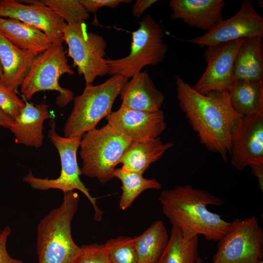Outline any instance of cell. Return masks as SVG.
<instances>
[{"instance_id": "6da1fadb", "label": "cell", "mask_w": 263, "mask_h": 263, "mask_svg": "<svg viewBox=\"0 0 263 263\" xmlns=\"http://www.w3.org/2000/svg\"><path fill=\"white\" fill-rule=\"evenodd\" d=\"M175 83L180 108L200 143L226 161L232 130L243 116L232 108L228 91L201 94L179 75L175 76Z\"/></svg>"}, {"instance_id": "7a4b0ae2", "label": "cell", "mask_w": 263, "mask_h": 263, "mask_svg": "<svg viewBox=\"0 0 263 263\" xmlns=\"http://www.w3.org/2000/svg\"><path fill=\"white\" fill-rule=\"evenodd\" d=\"M158 200L163 214L185 239L201 235L207 240L218 242L229 226L230 222L207 208L208 205L221 206L225 201L207 190L189 185L177 186L162 191Z\"/></svg>"}, {"instance_id": "3957f363", "label": "cell", "mask_w": 263, "mask_h": 263, "mask_svg": "<svg viewBox=\"0 0 263 263\" xmlns=\"http://www.w3.org/2000/svg\"><path fill=\"white\" fill-rule=\"evenodd\" d=\"M79 201L77 192H64L61 204L39 222L36 248L38 263H78L81 248L73 239L71 222Z\"/></svg>"}, {"instance_id": "277c9868", "label": "cell", "mask_w": 263, "mask_h": 263, "mask_svg": "<svg viewBox=\"0 0 263 263\" xmlns=\"http://www.w3.org/2000/svg\"><path fill=\"white\" fill-rule=\"evenodd\" d=\"M129 79L113 75L100 84L86 85L82 94L73 99V109L64 127V137L83 135L95 128L112 112L116 98Z\"/></svg>"}, {"instance_id": "5b68a950", "label": "cell", "mask_w": 263, "mask_h": 263, "mask_svg": "<svg viewBox=\"0 0 263 263\" xmlns=\"http://www.w3.org/2000/svg\"><path fill=\"white\" fill-rule=\"evenodd\" d=\"M132 141L108 125L92 129L83 135L80 147L81 174L106 183L114 178L113 172Z\"/></svg>"}, {"instance_id": "8992f818", "label": "cell", "mask_w": 263, "mask_h": 263, "mask_svg": "<svg viewBox=\"0 0 263 263\" xmlns=\"http://www.w3.org/2000/svg\"><path fill=\"white\" fill-rule=\"evenodd\" d=\"M139 24L138 28L132 33L129 55L119 59H107L109 75L129 79L145 66L156 65L163 61L168 45L163 41L164 34L161 26L150 15L144 16Z\"/></svg>"}, {"instance_id": "52a82bcc", "label": "cell", "mask_w": 263, "mask_h": 263, "mask_svg": "<svg viewBox=\"0 0 263 263\" xmlns=\"http://www.w3.org/2000/svg\"><path fill=\"white\" fill-rule=\"evenodd\" d=\"M51 129L48 132V138L57 149L61 161V172L56 179L39 178L34 176L30 171L23 181L30 185L32 188L39 190L58 189L63 192L77 189L88 198L94 210V219L96 222L102 220L103 211L96 204L97 198L92 196L89 189L81 181V169L78 165L76 153L80 146L83 135L65 137L59 135L55 131V122L52 119Z\"/></svg>"}, {"instance_id": "ba28073f", "label": "cell", "mask_w": 263, "mask_h": 263, "mask_svg": "<svg viewBox=\"0 0 263 263\" xmlns=\"http://www.w3.org/2000/svg\"><path fill=\"white\" fill-rule=\"evenodd\" d=\"M62 44L51 45L39 54L20 85V93L25 101L30 100L40 91H57L60 94L56 103L63 107L74 98L73 93L61 87L58 82L64 74L73 75Z\"/></svg>"}, {"instance_id": "9c48e42d", "label": "cell", "mask_w": 263, "mask_h": 263, "mask_svg": "<svg viewBox=\"0 0 263 263\" xmlns=\"http://www.w3.org/2000/svg\"><path fill=\"white\" fill-rule=\"evenodd\" d=\"M263 247V230L258 218H235L218 241L212 263H258Z\"/></svg>"}, {"instance_id": "30bf717a", "label": "cell", "mask_w": 263, "mask_h": 263, "mask_svg": "<svg viewBox=\"0 0 263 263\" xmlns=\"http://www.w3.org/2000/svg\"><path fill=\"white\" fill-rule=\"evenodd\" d=\"M63 40L68 47L67 56L73 59L78 74L83 75L86 85L93 84L97 76L108 74L104 58L106 41L99 35L88 32L85 23L67 24Z\"/></svg>"}, {"instance_id": "8fae6325", "label": "cell", "mask_w": 263, "mask_h": 263, "mask_svg": "<svg viewBox=\"0 0 263 263\" xmlns=\"http://www.w3.org/2000/svg\"><path fill=\"white\" fill-rule=\"evenodd\" d=\"M254 36L263 37V19L251 1L244 0L233 16L186 41L203 48Z\"/></svg>"}, {"instance_id": "7c38bea8", "label": "cell", "mask_w": 263, "mask_h": 263, "mask_svg": "<svg viewBox=\"0 0 263 263\" xmlns=\"http://www.w3.org/2000/svg\"><path fill=\"white\" fill-rule=\"evenodd\" d=\"M0 17L15 19L40 30L52 44L64 42L63 31L67 24L41 0H0Z\"/></svg>"}, {"instance_id": "4fadbf2b", "label": "cell", "mask_w": 263, "mask_h": 263, "mask_svg": "<svg viewBox=\"0 0 263 263\" xmlns=\"http://www.w3.org/2000/svg\"><path fill=\"white\" fill-rule=\"evenodd\" d=\"M244 38L207 47V68L193 88L201 94L228 91L233 82V69L237 53Z\"/></svg>"}, {"instance_id": "5bb4252c", "label": "cell", "mask_w": 263, "mask_h": 263, "mask_svg": "<svg viewBox=\"0 0 263 263\" xmlns=\"http://www.w3.org/2000/svg\"><path fill=\"white\" fill-rule=\"evenodd\" d=\"M231 164L239 170L263 161V115L242 116L231 136Z\"/></svg>"}, {"instance_id": "9a60e30c", "label": "cell", "mask_w": 263, "mask_h": 263, "mask_svg": "<svg viewBox=\"0 0 263 263\" xmlns=\"http://www.w3.org/2000/svg\"><path fill=\"white\" fill-rule=\"evenodd\" d=\"M107 125L132 142H142L158 137L166 124L164 114L160 110L145 112L123 107L112 112L106 117Z\"/></svg>"}, {"instance_id": "2e32d148", "label": "cell", "mask_w": 263, "mask_h": 263, "mask_svg": "<svg viewBox=\"0 0 263 263\" xmlns=\"http://www.w3.org/2000/svg\"><path fill=\"white\" fill-rule=\"evenodd\" d=\"M223 0H171L172 20L181 19L189 27L207 32L224 19Z\"/></svg>"}, {"instance_id": "e0dca14e", "label": "cell", "mask_w": 263, "mask_h": 263, "mask_svg": "<svg viewBox=\"0 0 263 263\" xmlns=\"http://www.w3.org/2000/svg\"><path fill=\"white\" fill-rule=\"evenodd\" d=\"M120 93L121 107L145 112L160 109L165 100L146 71L140 72L131 77Z\"/></svg>"}, {"instance_id": "ac0fdd59", "label": "cell", "mask_w": 263, "mask_h": 263, "mask_svg": "<svg viewBox=\"0 0 263 263\" xmlns=\"http://www.w3.org/2000/svg\"><path fill=\"white\" fill-rule=\"evenodd\" d=\"M25 103L24 107L13 120L10 129L17 143L38 148L43 144V122L52 119V116L46 104L34 105L27 101Z\"/></svg>"}, {"instance_id": "d6986e66", "label": "cell", "mask_w": 263, "mask_h": 263, "mask_svg": "<svg viewBox=\"0 0 263 263\" xmlns=\"http://www.w3.org/2000/svg\"><path fill=\"white\" fill-rule=\"evenodd\" d=\"M38 55L19 48L0 32V62L3 70L0 82L17 91Z\"/></svg>"}, {"instance_id": "ffe728a7", "label": "cell", "mask_w": 263, "mask_h": 263, "mask_svg": "<svg viewBox=\"0 0 263 263\" xmlns=\"http://www.w3.org/2000/svg\"><path fill=\"white\" fill-rule=\"evenodd\" d=\"M261 36L244 38L236 55L233 81H263V43Z\"/></svg>"}, {"instance_id": "44dd1931", "label": "cell", "mask_w": 263, "mask_h": 263, "mask_svg": "<svg viewBox=\"0 0 263 263\" xmlns=\"http://www.w3.org/2000/svg\"><path fill=\"white\" fill-rule=\"evenodd\" d=\"M0 32L19 48L38 54L52 44L43 32L15 19L0 17Z\"/></svg>"}, {"instance_id": "7402d4cb", "label": "cell", "mask_w": 263, "mask_h": 263, "mask_svg": "<svg viewBox=\"0 0 263 263\" xmlns=\"http://www.w3.org/2000/svg\"><path fill=\"white\" fill-rule=\"evenodd\" d=\"M173 146L171 142L164 143L160 137L146 141L132 142L119 163L126 171L143 174L150 164L160 159Z\"/></svg>"}, {"instance_id": "603a6c76", "label": "cell", "mask_w": 263, "mask_h": 263, "mask_svg": "<svg viewBox=\"0 0 263 263\" xmlns=\"http://www.w3.org/2000/svg\"><path fill=\"white\" fill-rule=\"evenodd\" d=\"M228 91L236 113L243 116L263 115V81H234Z\"/></svg>"}, {"instance_id": "cb8c5ba5", "label": "cell", "mask_w": 263, "mask_h": 263, "mask_svg": "<svg viewBox=\"0 0 263 263\" xmlns=\"http://www.w3.org/2000/svg\"><path fill=\"white\" fill-rule=\"evenodd\" d=\"M169 236L164 223L154 221L141 235L133 238L138 263H158Z\"/></svg>"}, {"instance_id": "d4e9b609", "label": "cell", "mask_w": 263, "mask_h": 263, "mask_svg": "<svg viewBox=\"0 0 263 263\" xmlns=\"http://www.w3.org/2000/svg\"><path fill=\"white\" fill-rule=\"evenodd\" d=\"M198 245V236L185 239L181 230L172 226L168 244L158 263H196Z\"/></svg>"}, {"instance_id": "484cf974", "label": "cell", "mask_w": 263, "mask_h": 263, "mask_svg": "<svg viewBox=\"0 0 263 263\" xmlns=\"http://www.w3.org/2000/svg\"><path fill=\"white\" fill-rule=\"evenodd\" d=\"M113 176L122 183V193L119 206L123 210L130 207L144 190L148 189H160L162 188L161 184L155 179L145 178L142 174L128 171L122 168L114 169Z\"/></svg>"}, {"instance_id": "4316f807", "label": "cell", "mask_w": 263, "mask_h": 263, "mask_svg": "<svg viewBox=\"0 0 263 263\" xmlns=\"http://www.w3.org/2000/svg\"><path fill=\"white\" fill-rule=\"evenodd\" d=\"M41 1L61 18L67 24L85 23L90 15L79 0H42Z\"/></svg>"}, {"instance_id": "83f0119b", "label": "cell", "mask_w": 263, "mask_h": 263, "mask_svg": "<svg viewBox=\"0 0 263 263\" xmlns=\"http://www.w3.org/2000/svg\"><path fill=\"white\" fill-rule=\"evenodd\" d=\"M104 244L111 263H138L133 238L119 236Z\"/></svg>"}, {"instance_id": "f1b7e54d", "label": "cell", "mask_w": 263, "mask_h": 263, "mask_svg": "<svg viewBox=\"0 0 263 263\" xmlns=\"http://www.w3.org/2000/svg\"><path fill=\"white\" fill-rule=\"evenodd\" d=\"M25 105V101L19 97L16 91L0 82V109L2 111L14 120Z\"/></svg>"}, {"instance_id": "f546056e", "label": "cell", "mask_w": 263, "mask_h": 263, "mask_svg": "<svg viewBox=\"0 0 263 263\" xmlns=\"http://www.w3.org/2000/svg\"><path fill=\"white\" fill-rule=\"evenodd\" d=\"M78 263H111L103 244L83 245Z\"/></svg>"}, {"instance_id": "4dcf8cb0", "label": "cell", "mask_w": 263, "mask_h": 263, "mask_svg": "<svg viewBox=\"0 0 263 263\" xmlns=\"http://www.w3.org/2000/svg\"><path fill=\"white\" fill-rule=\"evenodd\" d=\"M80 2L88 13H94L100 8L109 7L117 8L121 3H129L131 0H79Z\"/></svg>"}, {"instance_id": "1f68e13d", "label": "cell", "mask_w": 263, "mask_h": 263, "mask_svg": "<svg viewBox=\"0 0 263 263\" xmlns=\"http://www.w3.org/2000/svg\"><path fill=\"white\" fill-rule=\"evenodd\" d=\"M11 232L9 226H5L0 232V263H23L22 260L12 258L7 252L6 242Z\"/></svg>"}, {"instance_id": "d6a6232c", "label": "cell", "mask_w": 263, "mask_h": 263, "mask_svg": "<svg viewBox=\"0 0 263 263\" xmlns=\"http://www.w3.org/2000/svg\"><path fill=\"white\" fill-rule=\"evenodd\" d=\"M157 1L156 0H136L132 8L133 16L135 18L141 17L148 8Z\"/></svg>"}, {"instance_id": "836d02e7", "label": "cell", "mask_w": 263, "mask_h": 263, "mask_svg": "<svg viewBox=\"0 0 263 263\" xmlns=\"http://www.w3.org/2000/svg\"><path fill=\"white\" fill-rule=\"evenodd\" d=\"M252 174L257 178L258 187L261 191H263V161L251 164L249 166Z\"/></svg>"}, {"instance_id": "e575fe53", "label": "cell", "mask_w": 263, "mask_h": 263, "mask_svg": "<svg viewBox=\"0 0 263 263\" xmlns=\"http://www.w3.org/2000/svg\"><path fill=\"white\" fill-rule=\"evenodd\" d=\"M13 119L0 109V126L10 129Z\"/></svg>"}, {"instance_id": "d590c367", "label": "cell", "mask_w": 263, "mask_h": 263, "mask_svg": "<svg viewBox=\"0 0 263 263\" xmlns=\"http://www.w3.org/2000/svg\"><path fill=\"white\" fill-rule=\"evenodd\" d=\"M203 260L200 257L198 256L197 260L196 263H203Z\"/></svg>"}, {"instance_id": "8d00e7d4", "label": "cell", "mask_w": 263, "mask_h": 263, "mask_svg": "<svg viewBox=\"0 0 263 263\" xmlns=\"http://www.w3.org/2000/svg\"><path fill=\"white\" fill-rule=\"evenodd\" d=\"M2 74H3V70H2V67L1 64L0 62V76L1 78L2 77Z\"/></svg>"}, {"instance_id": "74e56055", "label": "cell", "mask_w": 263, "mask_h": 263, "mask_svg": "<svg viewBox=\"0 0 263 263\" xmlns=\"http://www.w3.org/2000/svg\"><path fill=\"white\" fill-rule=\"evenodd\" d=\"M258 263H263V260H261Z\"/></svg>"}, {"instance_id": "f35d334b", "label": "cell", "mask_w": 263, "mask_h": 263, "mask_svg": "<svg viewBox=\"0 0 263 263\" xmlns=\"http://www.w3.org/2000/svg\"><path fill=\"white\" fill-rule=\"evenodd\" d=\"M0 81H1V77L0 76Z\"/></svg>"}]
</instances>
